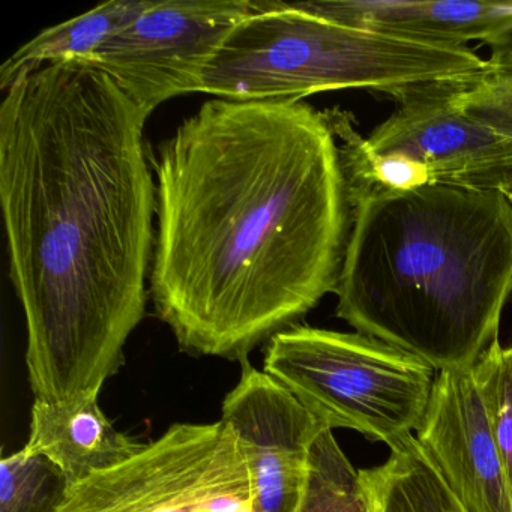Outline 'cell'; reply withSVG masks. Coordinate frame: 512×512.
<instances>
[{
	"mask_svg": "<svg viewBox=\"0 0 512 512\" xmlns=\"http://www.w3.org/2000/svg\"><path fill=\"white\" fill-rule=\"evenodd\" d=\"M152 166L149 295L182 352L247 361L335 293L353 208L325 112L212 98Z\"/></svg>",
	"mask_w": 512,
	"mask_h": 512,
	"instance_id": "1",
	"label": "cell"
},
{
	"mask_svg": "<svg viewBox=\"0 0 512 512\" xmlns=\"http://www.w3.org/2000/svg\"><path fill=\"white\" fill-rule=\"evenodd\" d=\"M0 106V203L35 400L100 395L146 314L157 184L148 116L100 68L47 64Z\"/></svg>",
	"mask_w": 512,
	"mask_h": 512,
	"instance_id": "2",
	"label": "cell"
},
{
	"mask_svg": "<svg viewBox=\"0 0 512 512\" xmlns=\"http://www.w3.org/2000/svg\"><path fill=\"white\" fill-rule=\"evenodd\" d=\"M335 314L440 371L472 370L512 295V205L440 182L352 199Z\"/></svg>",
	"mask_w": 512,
	"mask_h": 512,
	"instance_id": "3",
	"label": "cell"
},
{
	"mask_svg": "<svg viewBox=\"0 0 512 512\" xmlns=\"http://www.w3.org/2000/svg\"><path fill=\"white\" fill-rule=\"evenodd\" d=\"M485 68L469 47L401 40L262 0L214 53L197 92L296 103L320 92L367 89L400 103L428 89L467 88Z\"/></svg>",
	"mask_w": 512,
	"mask_h": 512,
	"instance_id": "4",
	"label": "cell"
},
{
	"mask_svg": "<svg viewBox=\"0 0 512 512\" xmlns=\"http://www.w3.org/2000/svg\"><path fill=\"white\" fill-rule=\"evenodd\" d=\"M263 371L328 430L346 428L391 446L416 433L437 371L359 332L295 325L266 346Z\"/></svg>",
	"mask_w": 512,
	"mask_h": 512,
	"instance_id": "5",
	"label": "cell"
},
{
	"mask_svg": "<svg viewBox=\"0 0 512 512\" xmlns=\"http://www.w3.org/2000/svg\"><path fill=\"white\" fill-rule=\"evenodd\" d=\"M59 512H256V506L229 425L181 422L121 466L71 487Z\"/></svg>",
	"mask_w": 512,
	"mask_h": 512,
	"instance_id": "6",
	"label": "cell"
},
{
	"mask_svg": "<svg viewBox=\"0 0 512 512\" xmlns=\"http://www.w3.org/2000/svg\"><path fill=\"white\" fill-rule=\"evenodd\" d=\"M460 89L434 88L404 98L367 139L356 133L349 113L326 110L340 145L350 200L440 184L511 157V140L455 107L452 95Z\"/></svg>",
	"mask_w": 512,
	"mask_h": 512,
	"instance_id": "7",
	"label": "cell"
},
{
	"mask_svg": "<svg viewBox=\"0 0 512 512\" xmlns=\"http://www.w3.org/2000/svg\"><path fill=\"white\" fill-rule=\"evenodd\" d=\"M254 10L248 0H152L88 65L112 77L149 118L167 100L197 92L214 53Z\"/></svg>",
	"mask_w": 512,
	"mask_h": 512,
	"instance_id": "8",
	"label": "cell"
},
{
	"mask_svg": "<svg viewBox=\"0 0 512 512\" xmlns=\"http://www.w3.org/2000/svg\"><path fill=\"white\" fill-rule=\"evenodd\" d=\"M226 395L221 421L238 440L256 512H295L307 481L311 446L323 427L278 380L251 362Z\"/></svg>",
	"mask_w": 512,
	"mask_h": 512,
	"instance_id": "9",
	"label": "cell"
},
{
	"mask_svg": "<svg viewBox=\"0 0 512 512\" xmlns=\"http://www.w3.org/2000/svg\"><path fill=\"white\" fill-rule=\"evenodd\" d=\"M415 439L466 512H512L511 488L472 370L437 373Z\"/></svg>",
	"mask_w": 512,
	"mask_h": 512,
	"instance_id": "10",
	"label": "cell"
},
{
	"mask_svg": "<svg viewBox=\"0 0 512 512\" xmlns=\"http://www.w3.org/2000/svg\"><path fill=\"white\" fill-rule=\"evenodd\" d=\"M293 5L338 25L437 46L484 43L512 23V2L313 0Z\"/></svg>",
	"mask_w": 512,
	"mask_h": 512,
	"instance_id": "11",
	"label": "cell"
},
{
	"mask_svg": "<svg viewBox=\"0 0 512 512\" xmlns=\"http://www.w3.org/2000/svg\"><path fill=\"white\" fill-rule=\"evenodd\" d=\"M98 397L79 395L59 403L35 400L32 406L25 448L52 460L70 488L121 466L148 445L119 431L104 415Z\"/></svg>",
	"mask_w": 512,
	"mask_h": 512,
	"instance_id": "12",
	"label": "cell"
},
{
	"mask_svg": "<svg viewBox=\"0 0 512 512\" xmlns=\"http://www.w3.org/2000/svg\"><path fill=\"white\" fill-rule=\"evenodd\" d=\"M152 0H110L82 16L59 23L32 38L13 53L0 68L4 91L25 71L58 62L91 64L98 50L125 26L130 25Z\"/></svg>",
	"mask_w": 512,
	"mask_h": 512,
	"instance_id": "13",
	"label": "cell"
},
{
	"mask_svg": "<svg viewBox=\"0 0 512 512\" xmlns=\"http://www.w3.org/2000/svg\"><path fill=\"white\" fill-rule=\"evenodd\" d=\"M385 463L361 470L376 512H466L448 490L415 434L389 446Z\"/></svg>",
	"mask_w": 512,
	"mask_h": 512,
	"instance_id": "14",
	"label": "cell"
},
{
	"mask_svg": "<svg viewBox=\"0 0 512 512\" xmlns=\"http://www.w3.org/2000/svg\"><path fill=\"white\" fill-rule=\"evenodd\" d=\"M295 512H376L356 470L332 430H323L311 446L307 481Z\"/></svg>",
	"mask_w": 512,
	"mask_h": 512,
	"instance_id": "15",
	"label": "cell"
},
{
	"mask_svg": "<svg viewBox=\"0 0 512 512\" xmlns=\"http://www.w3.org/2000/svg\"><path fill=\"white\" fill-rule=\"evenodd\" d=\"M70 485L49 458L20 449L0 461V512H59Z\"/></svg>",
	"mask_w": 512,
	"mask_h": 512,
	"instance_id": "16",
	"label": "cell"
},
{
	"mask_svg": "<svg viewBox=\"0 0 512 512\" xmlns=\"http://www.w3.org/2000/svg\"><path fill=\"white\" fill-rule=\"evenodd\" d=\"M512 494V346L499 341L472 368Z\"/></svg>",
	"mask_w": 512,
	"mask_h": 512,
	"instance_id": "17",
	"label": "cell"
},
{
	"mask_svg": "<svg viewBox=\"0 0 512 512\" xmlns=\"http://www.w3.org/2000/svg\"><path fill=\"white\" fill-rule=\"evenodd\" d=\"M452 101L467 118L512 142V56L488 59L482 76Z\"/></svg>",
	"mask_w": 512,
	"mask_h": 512,
	"instance_id": "18",
	"label": "cell"
},
{
	"mask_svg": "<svg viewBox=\"0 0 512 512\" xmlns=\"http://www.w3.org/2000/svg\"><path fill=\"white\" fill-rule=\"evenodd\" d=\"M445 182L470 185V187L490 188L502 193L512 205V155L502 160L491 161L488 164L467 170Z\"/></svg>",
	"mask_w": 512,
	"mask_h": 512,
	"instance_id": "19",
	"label": "cell"
},
{
	"mask_svg": "<svg viewBox=\"0 0 512 512\" xmlns=\"http://www.w3.org/2000/svg\"><path fill=\"white\" fill-rule=\"evenodd\" d=\"M484 46L490 49V58H506L512 56V23L506 26L499 34L493 35L484 41Z\"/></svg>",
	"mask_w": 512,
	"mask_h": 512,
	"instance_id": "20",
	"label": "cell"
}]
</instances>
